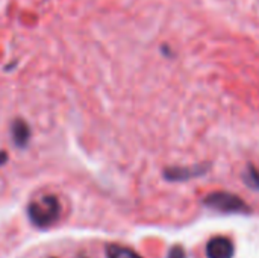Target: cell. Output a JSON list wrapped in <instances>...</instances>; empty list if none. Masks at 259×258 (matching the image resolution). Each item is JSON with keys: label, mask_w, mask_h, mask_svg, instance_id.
Returning <instances> with one entry per match:
<instances>
[{"label": "cell", "mask_w": 259, "mask_h": 258, "mask_svg": "<svg viewBox=\"0 0 259 258\" xmlns=\"http://www.w3.org/2000/svg\"><path fill=\"white\" fill-rule=\"evenodd\" d=\"M27 216L30 222L38 228H49L58 222L61 216L59 199L53 195L42 196L38 201H33L27 207Z\"/></svg>", "instance_id": "cell-1"}, {"label": "cell", "mask_w": 259, "mask_h": 258, "mask_svg": "<svg viewBox=\"0 0 259 258\" xmlns=\"http://www.w3.org/2000/svg\"><path fill=\"white\" fill-rule=\"evenodd\" d=\"M202 204L206 208L222 214H243V216L252 214L250 205L238 195L229 192H212L206 195Z\"/></svg>", "instance_id": "cell-2"}, {"label": "cell", "mask_w": 259, "mask_h": 258, "mask_svg": "<svg viewBox=\"0 0 259 258\" xmlns=\"http://www.w3.org/2000/svg\"><path fill=\"white\" fill-rule=\"evenodd\" d=\"M209 163H200L194 166H173L164 169V178L170 182H185L199 176H203L209 172Z\"/></svg>", "instance_id": "cell-3"}, {"label": "cell", "mask_w": 259, "mask_h": 258, "mask_svg": "<svg viewBox=\"0 0 259 258\" xmlns=\"http://www.w3.org/2000/svg\"><path fill=\"white\" fill-rule=\"evenodd\" d=\"M235 246L231 239L223 236L212 237L206 245V257L208 258H234Z\"/></svg>", "instance_id": "cell-4"}, {"label": "cell", "mask_w": 259, "mask_h": 258, "mask_svg": "<svg viewBox=\"0 0 259 258\" xmlns=\"http://www.w3.org/2000/svg\"><path fill=\"white\" fill-rule=\"evenodd\" d=\"M11 134L14 144L17 148H26L29 140H30V128L26 120L15 119L11 125Z\"/></svg>", "instance_id": "cell-5"}, {"label": "cell", "mask_w": 259, "mask_h": 258, "mask_svg": "<svg viewBox=\"0 0 259 258\" xmlns=\"http://www.w3.org/2000/svg\"><path fill=\"white\" fill-rule=\"evenodd\" d=\"M106 258H143L138 252L127 246L121 245H108L106 246Z\"/></svg>", "instance_id": "cell-6"}, {"label": "cell", "mask_w": 259, "mask_h": 258, "mask_svg": "<svg viewBox=\"0 0 259 258\" xmlns=\"http://www.w3.org/2000/svg\"><path fill=\"white\" fill-rule=\"evenodd\" d=\"M243 181L249 189L259 192V169L255 164L249 163L246 166V169L243 172Z\"/></svg>", "instance_id": "cell-7"}, {"label": "cell", "mask_w": 259, "mask_h": 258, "mask_svg": "<svg viewBox=\"0 0 259 258\" xmlns=\"http://www.w3.org/2000/svg\"><path fill=\"white\" fill-rule=\"evenodd\" d=\"M167 258H187V252L184 249V246L181 245H175L170 251H168V255Z\"/></svg>", "instance_id": "cell-8"}, {"label": "cell", "mask_w": 259, "mask_h": 258, "mask_svg": "<svg viewBox=\"0 0 259 258\" xmlns=\"http://www.w3.org/2000/svg\"><path fill=\"white\" fill-rule=\"evenodd\" d=\"M8 161V154L5 151H0V166H3Z\"/></svg>", "instance_id": "cell-9"}]
</instances>
